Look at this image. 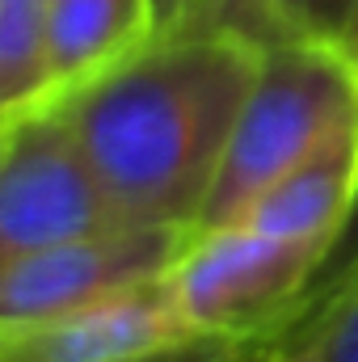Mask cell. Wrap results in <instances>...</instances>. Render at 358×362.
<instances>
[{
	"mask_svg": "<svg viewBox=\"0 0 358 362\" xmlns=\"http://www.w3.org/2000/svg\"><path fill=\"white\" fill-rule=\"evenodd\" d=\"M262 42L228 25L152 38L59 101L122 228H198Z\"/></svg>",
	"mask_w": 358,
	"mask_h": 362,
	"instance_id": "obj_1",
	"label": "cell"
},
{
	"mask_svg": "<svg viewBox=\"0 0 358 362\" xmlns=\"http://www.w3.org/2000/svg\"><path fill=\"white\" fill-rule=\"evenodd\" d=\"M350 118H358V64L346 47L266 42L198 228L236 223L270 181Z\"/></svg>",
	"mask_w": 358,
	"mask_h": 362,
	"instance_id": "obj_2",
	"label": "cell"
},
{
	"mask_svg": "<svg viewBox=\"0 0 358 362\" xmlns=\"http://www.w3.org/2000/svg\"><path fill=\"white\" fill-rule=\"evenodd\" d=\"M321 257L325 245L224 223L194 228L165 278L194 337L278 341L321 270Z\"/></svg>",
	"mask_w": 358,
	"mask_h": 362,
	"instance_id": "obj_3",
	"label": "cell"
},
{
	"mask_svg": "<svg viewBox=\"0 0 358 362\" xmlns=\"http://www.w3.org/2000/svg\"><path fill=\"white\" fill-rule=\"evenodd\" d=\"M122 228L59 105L13 118L0 144V270L25 253Z\"/></svg>",
	"mask_w": 358,
	"mask_h": 362,
	"instance_id": "obj_4",
	"label": "cell"
},
{
	"mask_svg": "<svg viewBox=\"0 0 358 362\" xmlns=\"http://www.w3.org/2000/svg\"><path fill=\"white\" fill-rule=\"evenodd\" d=\"M190 228H105L38 253H25L0 270V333L51 320L118 286L169 274Z\"/></svg>",
	"mask_w": 358,
	"mask_h": 362,
	"instance_id": "obj_5",
	"label": "cell"
},
{
	"mask_svg": "<svg viewBox=\"0 0 358 362\" xmlns=\"http://www.w3.org/2000/svg\"><path fill=\"white\" fill-rule=\"evenodd\" d=\"M169 278H144L51 320L0 333V362H139L190 341Z\"/></svg>",
	"mask_w": 358,
	"mask_h": 362,
	"instance_id": "obj_6",
	"label": "cell"
},
{
	"mask_svg": "<svg viewBox=\"0 0 358 362\" xmlns=\"http://www.w3.org/2000/svg\"><path fill=\"white\" fill-rule=\"evenodd\" d=\"M358 202V118L333 127L308 156H299L278 181L245 206L236 223L270 236L325 245L342 232Z\"/></svg>",
	"mask_w": 358,
	"mask_h": 362,
	"instance_id": "obj_7",
	"label": "cell"
},
{
	"mask_svg": "<svg viewBox=\"0 0 358 362\" xmlns=\"http://www.w3.org/2000/svg\"><path fill=\"white\" fill-rule=\"evenodd\" d=\"M156 38L148 0H47L51 105Z\"/></svg>",
	"mask_w": 358,
	"mask_h": 362,
	"instance_id": "obj_8",
	"label": "cell"
},
{
	"mask_svg": "<svg viewBox=\"0 0 358 362\" xmlns=\"http://www.w3.org/2000/svg\"><path fill=\"white\" fill-rule=\"evenodd\" d=\"M51 105L47 0H0V118Z\"/></svg>",
	"mask_w": 358,
	"mask_h": 362,
	"instance_id": "obj_9",
	"label": "cell"
},
{
	"mask_svg": "<svg viewBox=\"0 0 358 362\" xmlns=\"http://www.w3.org/2000/svg\"><path fill=\"white\" fill-rule=\"evenodd\" d=\"M358 0H219L215 25L253 42H346Z\"/></svg>",
	"mask_w": 358,
	"mask_h": 362,
	"instance_id": "obj_10",
	"label": "cell"
},
{
	"mask_svg": "<svg viewBox=\"0 0 358 362\" xmlns=\"http://www.w3.org/2000/svg\"><path fill=\"white\" fill-rule=\"evenodd\" d=\"M312 341L316 362H358V274L299 329H291L278 341Z\"/></svg>",
	"mask_w": 358,
	"mask_h": 362,
	"instance_id": "obj_11",
	"label": "cell"
},
{
	"mask_svg": "<svg viewBox=\"0 0 358 362\" xmlns=\"http://www.w3.org/2000/svg\"><path fill=\"white\" fill-rule=\"evenodd\" d=\"M358 274V202L354 211L346 215V223H342V232L329 240V249H325V257H321V270L312 274V282H308V295H304V303H299V312H295V320L287 325V333L291 329H299L304 320H312L350 278ZM282 333V337H287Z\"/></svg>",
	"mask_w": 358,
	"mask_h": 362,
	"instance_id": "obj_12",
	"label": "cell"
},
{
	"mask_svg": "<svg viewBox=\"0 0 358 362\" xmlns=\"http://www.w3.org/2000/svg\"><path fill=\"white\" fill-rule=\"evenodd\" d=\"M274 341H236V337H190L173 350L148 354L139 362H266Z\"/></svg>",
	"mask_w": 358,
	"mask_h": 362,
	"instance_id": "obj_13",
	"label": "cell"
},
{
	"mask_svg": "<svg viewBox=\"0 0 358 362\" xmlns=\"http://www.w3.org/2000/svg\"><path fill=\"white\" fill-rule=\"evenodd\" d=\"M148 8H152L156 38H173V34H190V30L215 25L219 0H148Z\"/></svg>",
	"mask_w": 358,
	"mask_h": 362,
	"instance_id": "obj_14",
	"label": "cell"
},
{
	"mask_svg": "<svg viewBox=\"0 0 358 362\" xmlns=\"http://www.w3.org/2000/svg\"><path fill=\"white\" fill-rule=\"evenodd\" d=\"M266 362H316V346L304 341V337H295V341H274Z\"/></svg>",
	"mask_w": 358,
	"mask_h": 362,
	"instance_id": "obj_15",
	"label": "cell"
},
{
	"mask_svg": "<svg viewBox=\"0 0 358 362\" xmlns=\"http://www.w3.org/2000/svg\"><path fill=\"white\" fill-rule=\"evenodd\" d=\"M342 47H346V55L358 64V13H354V25H350V34H346V42H342Z\"/></svg>",
	"mask_w": 358,
	"mask_h": 362,
	"instance_id": "obj_16",
	"label": "cell"
},
{
	"mask_svg": "<svg viewBox=\"0 0 358 362\" xmlns=\"http://www.w3.org/2000/svg\"><path fill=\"white\" fill-rule=\"evenodd\" d=\"M8 127H13V122H8V118H0V144H4V135H8Z\"/></svg>",
	"mask_w": 358,
	"mask_h": 362,
	"instance_id": "obj_17",
	"label": "cell"
}]
</instances>
